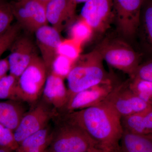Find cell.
Segmentation results:
<instances>
[{
	"label": "cell",
	"mask_w": 152,
	"mask_h": 152,
	"mask_svg": "<svg viewBox=\"0 0 152 152\" xmlns=\"http://www.w3.org/2000/svg\"><path fill=\"white\" fill-rule=\"evenodd\" d=\"M74 23L70 30L71 38L83 45L92 37L94 30L89 24L80 17Z\"/></svg>",
	"instance_id": "cell-22"
},
{
	"label": "cell",
	"mask_w": 152,
	"mask_h": 152,
	"mask_svg": "<svg viewBox=\"0 0 152 152\" xmlns=\"http://www.w3.org/2000/svg\"><path fill=\"white\" fill-rule=\"evenodd\" d=\"M147 136H148L149 137H150V138L152 140V132L151 133V134H149Z\"/></svg>",
	"instance_id": "cell-35"
},
{
	"label": "cell",
	"mask_w": 152,
	"mask_h": 152,
	"mask_svg": "<svg viewBox=\"0 0 152 152\" xmlns=\"http://www.w3.org/2000/svg\"><path fill=\"white\" fill-rule=\"evenodd\" d=\"M14 18L10 3L0 0V37L11 26Z\"/></svg>",
	"instance_id": "cell-27"
},
{
	"label": "cell",
	"mask_w": 152,
	"mask_h": 152,
	"mask_svg": "<svg viewBox=\"0 0 152 152\" xmlns=\"http://www.w3.org/2000/svg\"><path fill=\"white\" fill-rule=\"evenodd\" d=\"M46 152H60L53 151H50V150H47Z\"/></svg>",
	"instance_id": "cell-36"
},
{
	"label": "cell",
	"mask_w": 152,
	"mask_h": 152,
	"mask_svg": "<svg viewBox=\"0 0 152 152\" xmlns=\"http://www.w3.org/2000/svg\"><path fill=\"white\" fill-rule=\"evenodd\" d=\"M13 151L9 149L0 148V152H13Z\"/></svg>",
	"instance_id": "cell-32"
},
{
	"label": "cell",
	"mask_w": 152,
	"mask_h": 152,
	"mask_svg": "<svg viewBox=\"0 0 152 152\" xmlns=\"http://www.w3.org/2000/svg\"><path fill=\"white\" fill-rule=\"evenodd\" d=\"M0 99L18 101V78L10 74L0 80Z\"/></svg>",
	"instance_id": "cell-21"
},
{
	"label": "cell",
	"mask_w": 152,
	"mask_h": 152,
	"mask_svg": "<svg viewBox=\"0 0 152 152\" xmlns=\"http://www.w3.org/2000/svg\"><path fill=\"white\" fill-rule=\"evenodd\" d=\"M82 44L72 38L62 40L58 49V54L75 62L80 56Z\"/></svg>",
	"instance_id": "cell-24"
},
{
	"label": "cell",
	"mask_w": 152,
	"mask_h": 152,
	"mask_svg": "<svg viewBox=\"0 0 152 152\" xmlns=\"http://www.w3.org/2000/svg\"><path fill=\"white\" fill-rule=\"evenodd\" d=\"M9 70V64L7 58L0 60V80L7 75Z\"/></svg>",
	"instance_id": "cell-30"
},
{
	"label": "cell",
	"mask_w": 152,
	"mask_h": 152,
	"mask_svg": "<svg viewBox=\"0 0 152 152\" xmlns=\"http://www.w3.org/2000/svg\"><path fill=\"white\" fill-rule=\"evenodd\" d=\"M96 49L109 65L122 71L130 78L140 65V55L124 41L107 40Z\"/></svg>",
	"instance_id": "cell-4"
},
{
	"label": "cell",
	"mask_w": 152,
	"mask_h": 152,
	"mask_svg": "<svg viewBox=\"0 0 152 152\" xmlns=\"http://www.w3.org/2000/svg\"><path fill=\"white\" fill-rule=\"evenodd\" d=\"M121 118L145 111L152 107L130 88L129 80L117 85L106 99Z\"/></svg>",
	"instance_id": "cell-8"
},
{
	"label": "cell",
	"mask_w": 152,
	"mask_h": 152,
	"mask_svg": "<svg viewBox=\"0 0 152 152\" xmlns=\"http://www.w3.org/2000/svg\"><path fill=\"white\" fill-rule=\"evenodd\" d=\"M119 152H152V140L147 135L124 131Z\"/></svg>",
	"instance_id": "cell-18"
},
{
	"label": "cell",
	"mask_w": 152,
	"mask_h": 152,
	"mask_svg": "<svg viewBox=\"0 0 152 152\" xmlns=\"http://www.w3.org/2000/svg\"><path fill=\"white\" fill-rule=\"evenodd\" d=\"M63 117L80 127L99 145L119 151L124 131L121 117L106 100L92 107L66 113Z\"/></svg>",
	"instance_id": "cell-1"
},
{
	"label": "cell",
	"mask_w": 152,
	"mask_h": 152,
	"mask_svg": "<svg viewBox=\"0 0 152 152\" xmlns=\"http://www.w3.org/2000/svg\"><path fill=\"white\" fill-rule=\"evenodd\" d=\"M124 131L148 135L152 132V107L145 111L121 118Z\"/></svg>",
	"instance_id": "cell-16"
},
{
	"label": "cell",
	"mask_w": 152,
	"mask_h": 152,
	"mask_svg": "<svg viewBox=\"0 0 152 152\" xmlns=\"http://www.w3.org/2000/svg\"><path fill=\"white\" fill-rule=\"evenodd\" d=\"M64 79L52 72L48 74L43 98L44 102L54 109L63 110L69 102V94Z\"/></svg>",
	"instance_id": "cell-15"
},
{
	"label": "cell",
	"mask_w": 152,
	"mask_h": 152,
	"mask_svg": "<svg viewBox=\"0 0 152 152\" xmlns=\"http://www.w3.org/2000/svg\"><path fill=\"white\" fill-rule=\"evenodd\" d=\"M87 152H119V151H114L105 148L99 145L98 144L92 147Z\"/></svg>",
	"instance_id": "cell-31"
},
{
	"label": "cell",
	"mask_w": 152,
	"mask_h": 152,
	"mask_svg": "<svg viewBox=\"0 0 152 152\" xmlns=\"http://www.w3.org/2000/svg\"><path fill=\"white\" fill-rule=\"evenodd\" d=\"M143 6L137 31H140L144 48L152 54V0H148L147 3L145 1Z\"/></svg>",
	"instance_id": "cell-19"
},
{
	"label": "cell",
	"mask_w": 152,
	"mask_h": 152,
	"mask_svg": "<svg viewBox=\"0 0 152 152\" xmlns=\"http://www.w3.org/2000/svg\"><path fill=\"white\" fill-rule=\"evenodd\" d=\"M20 102L8 100L0 102V124L13 132L26 112Z\"/></svg>",
	"instance_id": "cell-17"
},
{
	"label": "cell",
	"mask_w": 152,
	"mask_h": 152,
	"mask_svg": "<svg viewBox=\"0 0 152 152\" xmlns=\"http://www.w3.org/2000/svg\"><path fill=\"white\" fill-rule=\"evenodd\" d=\"M18 147L13 131L0 124V148L16 151Z\"/></svg>",
	"instance_id": "cell-28"
},
{
	"label": "cell",
	"mask_w": 152,
	"mask_h": 152,
	"mask_svg": "<svg viewBox=\"0 0 152 152\" xmlns=\"http://www.w3.org/2000/svg\"><path fill=\"white\" fill-rule=\"evenodd\" d=\"M54 132L48 149L60 152H87L98 143L83 129L63 117Z\"/></svg>",
	"instance_id": "cell-3"
},
{
	"label": "cell",
	"mask_w": 152,
	"mask_h": 152,
	"mask_svg": "<svg viewBox=\"0 0 152 152\" xmlns=\"http://www.w3.org/2000/svg\"><path fill=\"white\" fill-rule=\"evenodd\" d=\"M103 61L97 49L76 60L66 77L69 100L79 92L112 80L104 68Z\"/></svg>",
	"instance_id": "cell-2"
},
{
	"label": "cell",
	"mask_w": 152,
	"mask_h": 152,
	"mask_svg": "<svg viewBox=\"0 0 152 152\" xmlns=\"http://www.w3.org/2000/svg\"><path fill=\"white\" fill-rule=\"evenodd\" d=\"M75 1L77 2V4L80 3H86L89 0H75Z\"/></svg>",
	"instance_id": "cell-33"
},
{
	"label": "cell",
	"mask_w": 152,
	"mask_h": 152,
	"mask_svg": "<svg viewBox=\"0 0 152 152\" xmlns=\"http://www.w3.org/2000/svg\"><path fill=\"white\" fill-rule=\"evenodd\" d=\"M7 58L10 74L19 78L33 59L37 56V48L29 38L18 36L10 48Z\"/></svg>",
	"instance_id": "cell-12"
},
{
	"label": "cell",
	"mask_w": 152,
	"mask_h": 152,
	"mask_svg": "<svg viewBox=\"0 0 152 152\" xmlns=\"http://www.w3.org/2000/svg\"><path fill=\"white\" fill-rule=\"evenodd\" d=\"M10 3L14 18L21 28L35 33L48 25L46 5L39 0H18Z\"/></svg>",
	"instance_id": "cell-7"
},
{
	"label": "cell",
	"mask_w": 152,
	"mask_h": 152,
	"mask_svg": "<svg viewBox=\"0 0 152 152\" xmlns=\"http://www.w3.org/2000/svg\"><path fill=\"white\" fill-rule=\"evenodd\" d=\"M129 85L133 92L152 106V82L132 78L129 80Z\"/></svg>",
	"instance_id": "cell-23"
},
{
	"label": "cell",
	"mask_w": 152,
	"mask_h": 152,
	"mask_svg": "<svg viewBox=\"0 0 152 152\" xmlns=\"http://www.w3.org/2000/svg\"><path fill=\"white\" fill-rule=\"evenodd\" d=\"M117 85L111 80L79 92L69 100L63 111L66 113L97 105L105 100Z\"/></svg>",
	"instance_id": "cell-11"
},
{
	"label": "cell",
	"mask_w": 152,
	"mask_h": 152,
	"mask_svg": "<svg viewBox=\"0 0 152 152\" xmlns=\"http://www.w3.org/2000/svg\"><path fill=\"white\" fill-rule=\"evenodd\" d=\"M37 45L48 73L51 71L54 61L58 56V49L62 40L60 33L52 26H43L35 32Z\"/></svg>",
	"instance_id": "cell-14"
},
{
	"label": "cell",
	"mask_w": 152,
	"mask_h": 152,
	"mask_svg": "<svg viewBox=\"0 0 152 152\" xmlns=\"http://www.w3.org/2000/svg\"><path fill=\"white\" fill-rule=\"evenodd\" d=\"M55 115L54 111L44 101L26 112L14 132L15 138L19 145L29 136L46 127Z\"/></svg>",
	"instance_id": "cell-9"
},
{
	"label": "cell",
	"mask_w": 152,
	"mask_h": 152,
	"mask_svg": "<svg viewBox=\"0 0 152 152\" xmlns=\"http://www.w3.org/2000/svg\"><path fill=\"white\" fill-rule=\"evenodd\" d=\"M39 1H40L42 3L46 5L47 4L49 3V2L50 1H52V0H39Z\"/></svg>",
	"instance_id": "cell-34"
},
{
	"label": "cell",
	"mask_w": 152,
	"mask_h": 152,
	"mask_svg": "<svg viewBox=\"0 0 152 152\" xmlns=\"http://www.w3.org/2000/svg\"><path fill=\"white\" fill-rule=\"evenodd\" d=\"M132 78L152 82V60L140 64L130 78Z\"/></svg>",
	"instance_id": "cell-29"
},
{
	"label": "cell",
	"mask_w": 152,
	"mask_h": 152,
	"mask_svg": "<svg viewBox=\"0 0 152 152\" xmlns=\"http://www.w3.org/2000/svg\"><path fill=\"white\" fill-rule=\"evenodd\" d=\"M74 63L66 57L58 55L53 63L51 72L65 79L70 72Z\"/></svg>",
	"instance_id": "cell-25"
},
{
	"label": "cell",
	"mask_w": 152,
	"mask_h": 152,
	"mask_svg": "<svg viewBox=\"0 0 152 152\" xmlns=\"http://www.w3.org/2000/svg\"><path fill=\"white\" fill-rule=\"evenodd\" d=\"M21 28L20 26L17 23L11 25L7 31L0 37V57L7 50L10 48L19 35Z\"/></svg>",
	"instance_id": "cell-26"
},
{
	"label": "cell",
	"mask_w": 152,
	"mask_h": 152,
	"mask_svg": "<svg viewBox=\"0 0 152 152\" xmlns=\"http://www.w3.org/2000/svg\"><path fill=\"white\" fill-rule=\"evenodd\" d=\"M145 0H113L114 22L124 37L131 39L137 32Z\"/></svg>",
	"instance_id": "cell-6"
},
{
	"label": "cell",
	"mask_w": 152,
	"mask_h": 152,
	"mask_svg": "<svg viewBox=\"0 0 152 152\" xmlns=\"http://www.w3.org/2000/svg\"><path fill=\"white\" fill-rule=\"evenodd\" d=\"M52 133L48 127L34 133L25 139L19 145L16 152H26L44 146H50Z\"/></svg>",
	"instance_id": "cell-20"
},
{
	"label": "cell",
	"mask_w": 152,
	"mask_h": 152,
	"mask_svg": "<svg viewBox=\"0 0 152 152\" xmlns=\"http://www.w3.org/2000/svg\"><path fill=\"white\" fill-rule=\"evenodd\" d=\"M48 71L42 58L36 57L18 78L19 97L21 102H36L42 94Z\"/></svg>",
	"instance_id": "cell-5"
},
{
	"label": "cell",
	"mask_w": 152,
	"mask_h": 152,
	"mask_svg": "<svg viewBox=\"0 0 152 152\" xmlns=\"http://www.w3.org/2000/svg\"><path fill=\"white\" fill-rule=\"evenodd\" d=\"M77 4L75 0H52L46 5L48 23L61 33L75 20Z\"/></svg>",
	"instance_id": "cell-13"
},
{
	"label": "cell",
	"mask_w": 152,
	"mask_h": 152,
	"mask_svg": "<svg viewBox=\"0 0 152 152\" xmlns=\"http://www.w3.org/2000/svg\"><path fill=\"white\" fill-rule=\"evenodd\" d=\"M80 17L94 32H105L114 22L113 0H89L85 3Z\"/></svg>",
	"instance_id": "cell-10"
}]
</instances>
